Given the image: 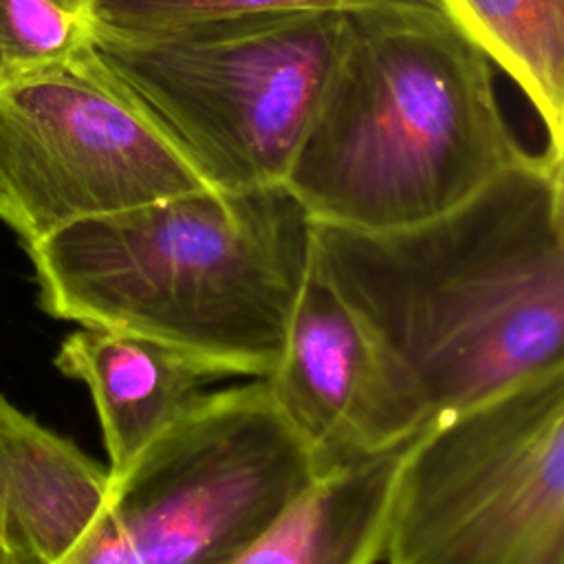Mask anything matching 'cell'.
Wrapping results in <instances>:
<instances>
[{
  "label": "cell",
  "instance_id": "6da1fadb",
  "mask_svg": "<svg viewBox=\"0 0 564 564\" xmlns=\"http://www.w3.org/2000/svg\"><path fill=\"white\" fill-rule=\"evenodd\" d=\"M311 267L408 375L430 421L564 370V152L524 150L414 225L311 220Z\"/></svg>",
  "mask_w": 564,
  "mask_h": 564
},
{
  "label": "cell",
  "instance_id": "7a4b0ae2",
  "mask_svg": "<svg viewBox=\"0 0 564 564\" xmlns=\"http://www.w3.org/2000/svg\"><path fill=\"white\" fill-rule=\"evenodd\" d=\"M522 152L494 64L438 0H377L341 11L282 185L315 223L379 231L452 209Z\"/></svg>",
  "mask_w": 564,
  "mask_h": 564
},
{
  "label": "cell",
  "instance_id": "3957f363",
  "mask_svg": "<svg viewBox=\"0 0 564 564\" xmlns=\"http://www.w3.org/2000/svg\"><path fill=\"white\" fill-rule=\"evenodd\" d=\"M26 251L48 315L264 379L311 271V218L284 185L200 187L75 220Z\"/></svg>",
  "mask_w": 564,
  "mask_h": 564
},
{
  "label": "cell",
  "instance_id": "277c9868",
  "mask_svg": "<svg viewBox=\"0 0 564 564\" xmlns=\"http://www.w3.org/2000/svg\"><path fill=\"white\" fill-rule=\"evenodd\" d=\"M341 11L258 13L145 35L90 33L112 88L209 189L282 185Z\"/></svg>",
  "mask_w": 564,
  "mask_h": 564
},
{
  "label": "cell",
  "instance_id": "5b68a950",
  "mask_svg": "<svg viewBox=\"0 0 564 564\" xmlns=\"http://www.w3.org/2000/svg\"><path fill=\"white\" fill-rule=\"evenodd\" d=\"M388 564H564V370L441 416L412 441Z\"/></svg>",
  "mask_w": 564,
  "mask_h": 564
},
{
  "label": "cell",
  "instance_id": "8992f818",
  "mask_svg": "<svg viewBox=\"0 0 564 564\" xmlns=\"http://www.w3.org/2000/svg\"><path fill=\"white\" fill-rule=\"evenodd\" d=\"M264 379L198 394L117 478L139 564H229L322 476Z\"/></svg>",
  "mask_w": 564,
  "mask_h": 564
},
{
  "label": "cell",
  "instance_id": "52a82bcc",
  "mask_svg": "<svg viewBox=\"0 0 564 564\" xmlns=\"http://www.w3.org/2000/svg\"><path fill=\"white\" fill-rule=\"evenodd\" d=\"M200 187L112 88L90 46L0 84V220L24 247L75 220Z\"/></svg>",
  "mask_w": 564,
  "mask_h": 564
},
{
  "label": "cell",
  "instance_id": "ba28073f",
  "mask_svg": "<svg viewBox=\"0 0 564 564\" xmlns=\"http://www.w3.org/2000/svg\"><path fill=\"white\" fill-rule=\"evenodd\" d=\"M264 383L324 474L397 449L432 423L408 375L313 267Z\"/></svg>",
  "mask_w": 564,
  "mask_h": 564
},
{
  "label": "cell",
  "instance_id": "9c48e42d",
  "mask_svg": "<svg viewBox=\"0 0 564 564\" xmlns=\"http://www.w3.org/2000/svg\"><path fill=\"white\" fill-rule=\"evenodd\" d=\"M108 496V467L0 394V546L15 564H59Z\"/></svg>",
  "mask_w": 564,
  "mask_h": 564
},
{
  "label": "cell",
  "instance_id": "30bf717a",
  "mask_svg": "<svg viewBox=\"0 0 564 564\" xmlns=\"http://www.w3.org/2000/svg\"><path fill=\"white\" fill-rule=\"evenodd\" d=\"M55 366L93 394L110 478L121 476L209 381L220 379L163 344L101 326L70 333Z\"/></svg>",
  "mask_w": 564,
  "mask_h": 564
},
{
  "label": "cell",
  "instance_id": "8fae6325",
  "mask_svg": "<svg viewBox=\"0 0 564 564\" xmlns=\"http://www.w3.org/2000/svg\"><path fill=\"white\" fill-rule=\"evenodd\" d=\"M412 441L322 474L229 564H377Z\"/></svg>",
  "mask_w": 564,
  "mask_h": 564
},
{
  "label": "cell",
  "instance_id": "7c38bea8",
  "mask_svg": "<svg viewBox=\"0 0 564 564\" xmlns=\"http://www.w3.org/2000/svg\"><path fill=\"white\" fill-rule=\"evenodd\" d=\"M522 90L549 145L564 152V0H438Z\"/></svg>",
  "mask_w": 564,
  "mask_h": 564
},
{
  "label": "cell",
  "instance_id": "4fadbf2b",
  "mask_svg": "<svg viewBox=\"0 0 564 564\" xmlns=\"http://www.w3.org/2000/svg\"><path fill=\"white\" fill-rule=\"evenodd\" d=\"M88 40L86 0H0V84L68 62Z\"/></svg>",
  "mask_w": 564,
  "mask_h": 564
},
{
  "label": "cell",
  "instance_id": "5bb4252c",
  "mask_svg": "<svg viewBox=\"0 0 564 564\" xmlns=\"http://www.w3.org/2000/svg\"><path fill=\"white\" fill-rule=\"evenodd\" d=\"M377 0H86L90 33L145 35L258 13L348 11Z\"/></svg>",
  "mask_w": 564,
  "mask_h": 564
},
{
  "label": "cell",
  "instance_id": "9a60e30c",
  "mask_svg": "<svg viewBox=\"0 0 564 564\" xmlns=\"http://www.w3.org/2000/svg\"><path fill=\"white\" fill-rule=\"evenodd\" d=\"M59 564H139V560L110 507H106Z\"/></svg>",
  "mask_w": 564,
  "mask_h": 564
},
{
  "label": "cell",
  "instance_id": "2e32d148",
  "mask_svg": "<svg viewBox=\"0 0 564 564\" xmlns=\"http://www.w3.org/2000/svg\"><path fill=\"white\" fill-rule=\"evenodd\" d=\"M0 564H15L7 553H4V549L0 546Z\"/></svg>",
  "mask_w": 564,
  "mask_h": 564
}]
</instances>
